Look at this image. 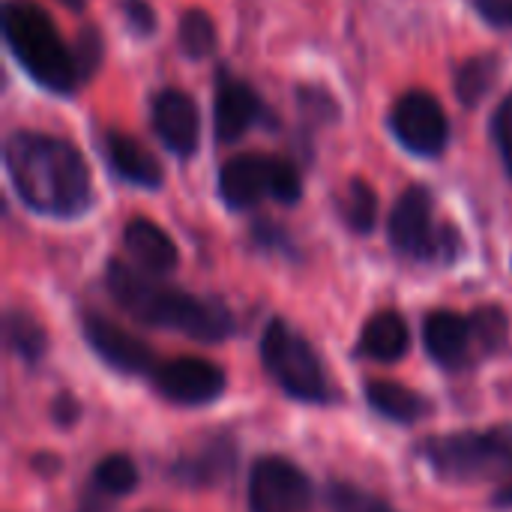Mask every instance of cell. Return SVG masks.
I'll list each match as a JSON object with an SVG mask.
<instances>
[{"label": "cell", "mask_w": 512, "mask_h": 512, "mask_svg": "<svg viewBox=\"0 0 512 512\" xmlns=\"http://www.w3.org/2000/svg\"><path fill=\"white\" fill-rule=\"evenodd\" d=\"M162 399L174 405H207L216 402L225 390V372L201 357H177L150 375Z\"/></svg>", "instance_id": "obj_9"}, {"label": "cell", "mask_w": 512, "mask_h": 512, "mask_svg": "<svg viewBox=\"0 0 512 512\" xmlns=\"http://www.w3.org/2000/svg\"><path fill=\"white\" fill-rule=\"evenodd\" d=\"M387 234L393 249L414 261H456L459 255V231L435 225V204L423 186H411L399 195Z\"/></svg>", "instance_id": "obj_6"}, {"label": "cell", "mask_w": 512, "mask_h": 512, "mask_svg": "<svg viewBox=\"0 0 512 512\" xmlns=\"http://www.w3.org/2000/svg\"><path fill=\"white\" fill-rule=\"evenodd\" d=\"M498 75H501L498 54H477L456 69V78H453L456 96L462 99V105L477 108L492 93V87L498 84Z\"/></svg>", "instance_id": "obj_20"}, {"label": "cell", "mask_w": 512, "mask_h": 512, "mask_svg": "<svg viewBox=\"0 0 512 512\" xmlns=\"http://www.w3.org/2000/svg\"><path fill=\"white\" fill-rule=\"evenodd\" d=\"M312 504L309 477L282 456H264L249 474L252 512H306Z\"/></svg>", "instance_id": "obj_7"}, {"label": "cell", "mask_w": 512, "mask_h": 512, "mask_svg": "<svg viewBox=\"0 0 512 512\" xmlns=\"http://www.w3.org/2000/svg\"><path fill=\"white\" fill-rule=\"evenodd\" d=\"M303 195V183H300V174L297 168L282 159V156H273V174H270V198L282 201V204H297Z\"/></svg>", "instance_id": "obj_27"}, {"label": "cell", "mask_w": 512, "mask_h": 512, "mask_svg": "<svg viewBox=\"0 0 512 512\" xmlns=\"http://www.w3.org/2000/svg\"><path fill=\"white\" fill-rule=\"evenodd\" d=\"M135 486H138V468L123 453L105 456L93 468V489L99 495H129Z\"/></svg>", "instance_id": "obj_23"}, {"label": "cell", "mask_w": 512, "mask_h": 512, "mask_svg": "<svg viewBox=\"0 0 512 512\" xmlns=\"http://www.w3.org/2000/svg\"><path fill=\"white\" fill-rule=\"evenodd\" d=\"M261 114V99L240 78H222L213 102V129L222 144L240 141Z\"/></svg>", "instance_id": "obj_13"}, {"label": "cell", "mask_w": 512, "mask_h": 512, "mask_svg": "<svg viewBox=\"0 0 512 512\" xmlns=\"http://www.w3.org/2000/svg\"><path fill=\"white\" fill-rule=\"evenodd\" d=\"M327 507L330 512H396L378 495L351 486V483H330L327 486Z\"/></svg>", "instance_id": "obj_25"}, {"label": "cell", "mask_w": 512, "mask_h": 512, "mask_svg": "<svg viewBox=\"0 0 512 512\" xmlns=\"http://www.w3.org/2000/svg\"><path fill=\"white\" fill-rule=\"evenodd\" d=\"M495 507H501V510H512V486L501 489V492L495 495Z\"/></svg>", "instance_id": "obj_33"}, {"label": "cell", "mask_w": 512, "mask_h": 512, "mask_svg": "<svg viewBox=\"0 0 512 512\" xmlns=\"http://www.w3.org/2000/svg\"><path fill=\"white\" fill-rule=\"evenodd\" d=\"M429 468L450 483H486L512 477V423L489 432L438 435L423 444Z\"/></svg>", "instance_id": "obj_4"}, {"label": "cell", "mask_w": 512, "mask_h": 512, "mask_svg": "<svg viewBox=\"0 0 512 512\" xmlns=\"http://www.w3.org/2000/svg\"><path fill=\"white\" fill-rule=\"evenodd\" d=\"M123 12H126V18H129V24H132L135 33H153L156 15H153L150 3H144V0H126Z\"/></svg>", "instance_id": "obj_31"}, {"label": "cell", "mask_w": 512, "mask_h": 512, "mask_svg": "<svg viewBox=\"0 0 512 512\" xmlns=\"http://www.w3.org/2000/svg\"><path fill=\"white\" fill-rule=\"evenodd\" d=\"M423 342L435 363H441L444 369H459L468 360L474 342L471 318L450 309H435L423 324Z\"/></svg>", "instance_id": "obj_14"}, {"label": "cell", "mask_w": 512, "mask_h": 512, "mask_svg": "<svg viewBox=\"0 0 512 512\" xmlns=\"http://www.w3.org/2000/svg\"><path fill=\"white\" fill-rule=\"evenodd\" d=\"M123 243L135 264L153 276H168L180 261L174 240L150 219H132L123 231Z\"/></svg>", "instance_id": "obj_15"}, {"label": "cell", "mask_w": 512, "mask_h": 512, "mask_svg": "<svg viewBox=\"0 0 512 512\" xmlns=\"http://www.w3.org/2000/svg\"><path fill=\"white\" fill-rule=\"evenodd\" d=\"M51 414H54V420H57L60 426H72V423L78 420V402H75L69 393H63V396L54 399Z\"/></svg>", "instance_id": "obj_32"}, {"label": "cell", "mask_w": 512, "mask_h": 512, "mask_svg": "<svg viewBox=\"0 0 512 512\" xmlns=\"http://www.w3.org/2000/svg\"><path fill=\"white\" fill-rule=\"evenodd\" d=\"M66 6H75V9H81V0H63Z\"/></svg>", "instance_id": "obj_34"}, {"label": "cell", "mask_w": 512, "mask_h": 512, "mask_svg": "<svg viewBox=\"0 0 512 512\" xmlns=\"http://www.w3.org/2000/svg\"><path fill=\"white\" fill-rule=\"evenodd\" d=\"M390 129L399 144L417 156H438L450 138L447 114L441 102L426 90H411L393 105Z\"/></svg>", "instance_id": "obj_8"}, {"label": "cell", "mask_w": 512, "mask_h": 512, "mask_svg": "<svg viewBox=\"0 0 512 512\" xmlns=\"http://www.w3.org/2000/svg\"><path fill=\"white\" fill-rule=\"evenodd\" d=\"M342 219L354 234H369L378 222V195L366 180H351L342 195Z\"/></svg>", "instance_id": "obj_22"}, {"label": "cell", "mask_w": 512, "mask_h": 512, "mask_svg": "<svg viewBox=\"0 0 512 512\" xmlns=\"http://www.w3.org/2000/svg\"><path fill=\"white\" fill-rule=\"evenodd\" d=\"M105 285L114 303L147 327L174 330L195 342H222L234 333V315L222 300L195 297L189 291L165 285L159 276L141 267L111 261Z\"/></svg>", "instance_id": "obj_2"}, {"label": "cell", "mask_w": 512, "mask_h": 512, "mask_svg": "<svg viewBox=\"0 0 512 512\" xmlns=\"http://www.w3.org/2000/svg\"><path fill=\"white\" fill-rule=\"evenodd\" d=\"M105 156H108V165L123 180H129V183H135L141 189H159L162 186V165L132 135L108 132L105 135Z\"/></svg>", "instance_id": "obj_16"}, {"label": "cell", "mask_w": 512, "mask_h": 512, "mask_svg": "<svg viewBox=\"0 0 512 512\" xmlns=\"http://www.w3.org/2000/svg\"><path fill=\"white\" fill-rule=\"evenodd\" d=\"M261 363L270 378L300 402H330L333 384L324 372V363L312 342L297 333L288 321L276 318L261 336Z\"/></svg>", "instance_id": "obj_5"}, {"label": "cell", "mask_w": 512, "mask_h": 512, "mask_svg": "<svg viewBox=\"0 0 512 512\" xmlns=\"http://www.w3.org/2000/svg\"><path fill=\"white\" fill-rule=\"evenodd\" d=\"M3 333H6V345L27 363H36L45 348H48V336L45 330L39 327L36 318H30L27 312H18V309H9L6 318H3Z\"/></svg>", "instance_id": "obj_21"}, {"label": "cell", "mask_w": 512, "mask_h": 512, "mask_svg": "<svg viewBox=\"0 0 512 512\" xmlns=\"http://www.w3.org/2000/svg\"><path fill=\"white\" fill-rule=\"evenodd\" d=\"M75 63H78V72H81V81H87L93 75V69L99 66L102 60V39L96 30H81L78 42H75Z\"/></svg>", "instance_id": "obj_29"}, {"label": "cell", "mask_w": 512, "mask_h": 512, "mask_svg": "<svg viewBox=\"0 0 512 512\" xmlns=\"http://www.w3.org/2000/svg\"><path fill=\"white\" fill-rule=\"evenodd\" d=\"M153 129L171 153L192 156L201 135L198 105L183 90H162L153 99Z\"/></svg>", "instance_id": "obj_11"}, {"label": "cell", "mask_w": 512, "mask_h": 512, "mask_svg": "<svg viewBox=\"0 0 512 512\" xmlns=\"http://www.w3.org/2000/svg\"><path fill=\"white\" fill-rule=\"evenodd\" d=\"M474 9L492 27H510L512 24V0H474Z\"/></svg>", "instance_id": "obj_30"}, {"label": "cell", "mask_w": 512, "mask_h": 512, "mask_svg": "<svg viewBox=\"0 0 512 512\" xmlns=\"http://www.w3.org/2000/svg\"><path fill=\"white\" fill-rule=\"evenodd\" d=\"M180 48L186 57H207L216 48V24L204 9H189L180 18Z\"/></svg>", "instance_id": "obj_24"}, {"label": "cell", "mask_w": 512, "mask_h": 512, "mask_svg": "<svg viewBox=\"0 0 512 512\" xmlns=\"http://www.w3.org/2000/svg\"><path fill=\"white\" fill-rule=\"evenodd\" d=\"M471 333L483 351H498L507 342V315L498 306H483L471 315Z\"/></svg>", "instance_id": "obj_26"}, {"label": "cell", "mask_w": 512, "mask_h": 512, "mask_svg": "<svg viewBox=\"0 0 512 512\" xmlns=\"http://www.w3.org/2000/svg\"><path fill=\"white\" fill-rule=\"evenodd\" d=\"M492 138H495V147L501 153L507 174L512 177V93L504 96V102L498 105V111L492 117Z\"/></svg>", "instance_id": "obj_28"}, {"label": "cell", "mask_w": 512, "mask_h": 512, "mask_svg": "<svg viewBox=\"0 0 512 512\" xmlns=\"http://www.w3.org/2000/svg\"><path fill=\"white\" fill-rule=\"evenodd\" d=\"M273 156L240 153L228 159L219 171V195L231 210L255 207L264 195H270Z\"/></svg>", "instance_id": "obj_12"}, {"label": "cell", "mask_w": 512, "mask_h": 512, "mask_svg": "<svg viewBox=\"0 0 512 512\" xmlns=\"http://www.w3.org/2000/svg\"><path fill=\"white\" fill-rule=\"evenodd\" d=\"M366 399L381 417L396 420V423H420L432 411L429 399H423L417 390L396 384V381H372L366 387Z\"/></svg>", "instance_id": "obj_18"}, {"label": "cell", "mask_w": 512, "mask_h": 512, "mask_svg": "<svg viewBox=\"0 0 512 512\" xmlns=\"http://www.w3.org/2000/svg\"><path fill=\"white\" fill-rule=\"evenodd\" d=\"M411 345V333L408 324L399 312L387 309L369 318V324L363 327L360 336V354L378 363H396L408 354Z\"/></svg>", "instance_id": "obj_17"}, {"label": "cell", "mask_w": 512, "mask_h": 512, "mask_svg": "<svg viewBox=\"0 0 512 512\" xmlns=\"http://www.w3.org/2000/svg\"><path fill=\"white\" fill-rule=\"evenodd\" d=\"M6 174L18 198L42 216L75 219L90 201V171L78 147L42 132H12L3 147Z\"/></svg>", "instance_id": "obj_1"}, {"label": "cell", "mask_w": 512, "mask_h": 512, "mask_svg": "<svg viewBox=\"0 0 512 512\" xmlns=\"http://www.w3.org/2000/svg\"><path fill=\"white\" fill-rule=\"evenodd\" d=\"M234 468V447L228 441H213L201 453L183 456L174 468V477L186 486H213L225 480Z\"/></svg>", "instance_id": "obj_19"}, {"label": "cell", "mask_w": 512, "mask_h": 512, "mask_svg": "<svg viewBox=\"0 0 512 512\" xmlns=\"http://www.w3.org/2000/svg\"><path fill=\"white\" fill-rule=\"evenodd\" d=\"M84 339L93 348L96 357H102L111 369L123 375H153L156 372V357L153 351L123 330L120 324L102 318V315H84Z\"/></svg>", "instance_id": "obj_10"}, {"label": "cell", "mask_w": 512, "mask_h": 512, "mask_svg": "<svg viewBox=\"0 0 512 512\" xmlns=\"http://www.w3.org/2000/svg\"><path fill=\"white\" fill-rule=\"evenodd\" d=\"M3 36L9 51L33 81L60 96H69L78 87L81 72L75 63V51L66 48L63 36L42 6L27 0L9 3L3 9Z\"/></svg>", "instance_id": "obj_3"}]
</instances>
